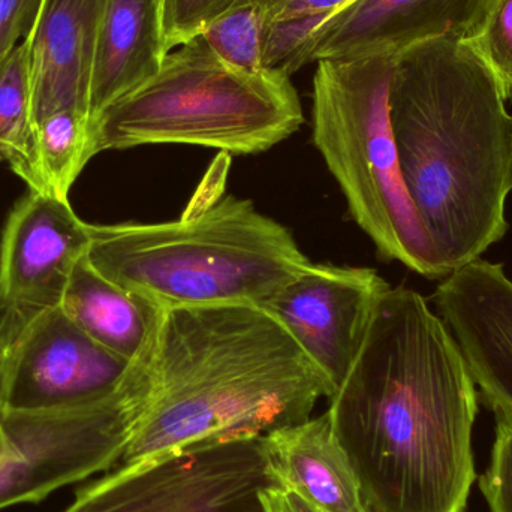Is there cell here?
Instances as JSON below:
<instances>
[{
    "label": "cell",
    "instance_id": "cell-14",
    "mask_svg": "<svg viewBox=\"0 0 512 512\" xmlns=\"http://www.w3.org/2000/svg\"><path fill=\"white\" fill-rule=\"evenodd\" d=\"M265 512H370L327 412L262 436Z\"/></svg>",
    "mask_w": 512,
    "mask_h": 512
},
{
    "label": "cell",
    "instance_id": "cell-28",
    "mask_svg": "<svg viewBox=\"0 0 512 512\" xmlns=\"http://www.w3.org/2000/svg\"><path fill=\"white\" fill-rule=\"evenodd\" d=\"M256 5L261 6L264 9L265 14H267L268 20L274 17L277 12L282 9V6L285 5L288 0H254Z\"/></svg>",
    "mask_w": 512,
    "mask_h": 512
},
{
    "label": "cell",
    "instance_id": "cell-18",
    "mask_svg": "<svg viewBox=\"0 0 512 512\" xmlns=\"http://www.w3.org/2000/svg\"><path fill=\"white\" fill-rule=\"evenodd\" d=\"M93 156L92 119L62 110L33 126L23 155L9 167L29 191L69 201L72 185Z\"/></svg>",
    "mask_w": 512,
    "mask_h": 512
},
{
    "label": "cell",
    "instance_id": "cell-12",
    "mask_svg": "<svg viewBox=\"0 0 512 512\" xmlns=\"http://www.w3.org/2000/svg\"><path fill=\"white\" fill-rule=\"evenodd\" d=\"M436 310L462 349L478 393L512 420V280L501 264L475 259L445 277Z\"/></svg>",
    "mask_w": 512,
    "mask_h": 512
},
{
    "label": "cell",
    "instance_id": "cell-11",
    "mask_svg": "<svg viewBox=\"0 0 512 512\" xmlns=\"http://www.w3.org/2000/svg\"><path fill=\"white\" fill-rule=\"evenodd\" d=\"M89 243V224L69 201L29 191L9 213L0 237V315L33 316L60 306Z\"/></svg>",
    "mask_w": 512,
    "mask_h": 512
},
{
    "label": "cell",
    "instance_id": "cell-9",
    "mask_svg": "<svg viewBox=\"0 0 512 512\" xmlns=\"http://www.w3.org/2000/svg\"><path fill=\"white\" fill-rule=\"evenodd\" d=\"M134 361L90 339L62 307L41 310L15 340L3 408L48 412L92 405L123 384Z\"/></svg>",
    "mask_w": 512,
    "mask_h": 512
},
{
    "label": "cell",
    "instance_id": "cell-26",
    "mask_svg": "<svg viewBox=\"0 0 512 512\" xmlns=\"http://www.w3.org/2000/svg\"><path fill=\"white\" fill-rule=\"evenodd\" d=\"M32 316L9 312L0 315V409L5 406L6 381L15 340Z\"/></svg>",
    "mask_w": 512,
    "mask_h": 512
},
{
    "label": "cell",
    "instance_id": "cell-22",
    "mask_svg": "<svg viewBox=\"0 0 512 512\" xmlns=\"http://www.w3.org/2000/svg\"><path fill=\"white\" fill-rule=\"evenodd\" d=\"M242 0H161L162 33L167 53L200 35Z\"/></svg>",
    "mask_w": 512,
    "mask_h": 512
},
{
    "label": "cell",
    "instance_id": "cell-20",
    "mask_svg": "<svg viewBox=\"0 0 512 512\" xmlns=\"http://www.w3.org/2000/svg\"><path fill=\"white\" fill-rule=\"evenodd\" d=\"M268 17L254 0H242L200 35L228 65L246 72L264 71Z\"/></svg>",
    "mask_w": 512,
    "mask_h": 512
},
{
    "label": "cell",
    "instance_id": "cell-13",
    "mask_svg": "<svg viewBox=\"0 0 512 512\" xmlns=\"http://www.w3.org/2000/svg\"><path fill=\"white\" fill-rule=\"evenodd\" d=\"M486 0H351L313 32L304 65L397 56L438 38H466Z\"/></svg>",
    "mask_w": 512,
    "mask_h": 512
},
{
    "label": "cell",
    "instance_id": "cell-6",
    "mask_svg": "<svg viewBox=\"0 0 512 512\" xmlns=\"http://www.w3.org/2000/svg\"><path fill=\"white\" fill-rule=\"evenodd\" d=\"M396 56L316 62L312 137L349 213L381 258L445 276L406 191L390 117Z\"/></svg>",
    "mask_w": 512,
    "mask_h": 512
},
{
    "label": "cell",
    "instance_id": "cell-23",
    "mask_svg": "<svg viewBox=\"0 0 512 512\" xmlns=\"http://www.w3.org/2000/svg\"><path fill=\"white\" fill-rule=\"evenodd\" d=\"M325 15L268 21L264 41L265 69H283L289 75L304 66V50Z\"/></svg>",
    "mask_w": 512,
    "mask_h": 512
},
{
    "label": "cell",
    "instance_id": "cell-27",
    "mask_svg": "<svg viewBox=\"0 0 512 512\" xmlns=\"http://www.w3.org/2000/svg\"><path fill=\"white\" fill-rule=\"evenodd\" d=\"M351 0H288L270 21L294 20V18L330 17L337 9L343 8Z\"/></svg>",
    "mask_w": 512,
    "mask_h": 512
},
{
    "label": "cell",
    "instance_id": "cell-10",
    "mask_svg": "<svg viewBox=\"0 0 512 512\" xmlns=\"http://www.w3.org/2000/svg\"><path fill=\"white\" fill-rule=\"evenodd\" d=\"M390 288L372 268L312 264L264 307L330 379L336 393Z\"/></svg>",
    "mask_w": 512,
    "mask_h": 512
},
{
    "label": "cell",
    "instance_id": "cell-7",
    "mask_svg": "<svg viewBox=\"0 0 512 512\" xmlns=\"http://www.w3.org/2000/svg\"><path fill=\"white\" fill-rule=\"evenodd\" d=\"M153 336L111 396L80 408L0 409V510L33 504L120 462L149 405Z\"/></svg>",
    "mask_w": 512,
    "mask_h": 512
},
{
    "label": "cell",
    "instance_id": "cell-2",
    "mask_svg": "<svg viewBox=\"0 0 512 512\" xmlns=\"http://www.w3.org/2000/svg\"><path fill=\"white\" fill-rule=\"evenodd\" d=\"M486 65L460 38L394 59L390 117L406 191L450 276L504 239L512 116Z\"/></svg>",
    "mask_w": 512,
    "mask_h": 512
},
{
    "label": "cell",
    "instance_id": "cell-4",
    "mask_svg": "<svg viewBox=\"0 0 512 512\" xmlns=\"http://www.w3.org/2000/svg\"><path fill=\"white\" fill-rule=\"evenodd\" d=\"M228 168L221 153L176 221L89 224L90 264L159 309L264 307L312 262L288 228L225 194Z\"/></svg>",
    "mask_w": 512,
    "mask_h": 512
},
{
    "label": "cell",
    "instance_id": "cell-15",
    "mask_svg": "<svg viewBox=\"0 0 512 512\" xmlns=\"http://www.w3.org/2000/svg\"><path fill=\"white\" fill-rule=\"evenodd\" d=\"M107 0H42L26 44L32 72V128L51 114H89L90 75Z\"/></svg>",
    "mask_w": 512,
    "mask_h": 512
},
{
    "label": "cell",
    "instance_id": "cell-24",
    "mask_svg": "<svg viewBox=\"0 0 512 512\" xmlns=\"http://www.w3.org/2000/svg\"><path fill=\"white\" fill-rule=\"evenodd\" d=\"M480 489L490 512H512V420L496 417L495 444Z\"/></svg>",
    "mask_w": 512,
    "mask_h": 512
},
{
    "label": "cell",
    "instance_id": "cell-25",
    "mask_svg": "<svg viewBox=\"0 0 512 512\" xmlns=\"http://www.w3.org/2000/svg\"><path fill=\"white\" fill-rule=\"evenodd\" d=\"M42 0H0V65L26 41L38 18Z\"/></svg>",
    "mask_w": 512,
    "mask_h": 512
},
{
    "label": "cell",
    "instance_id": "cell-16",
    "mask_svg": "<svg viewBox=\"0 0 512 512\" xmlns=\"http://www.w3.org/2000/svg\"><path fill=\"white\" fill-rule=\"evenodd\" d=\"M167 54L161 0H107L90 75L92 122L105 108L155 77Z\"/></svg>",
    "mask_w": 512,
    "mask_h": 512
},
{
    "label": "cell",
    "instance_id": "cell-19",
    "mask_svg": "<svg viewBox=\"0 0 512 512\" xmlns=\"http://www.w3.org/2000/svg\"><path fill=\"white\" fill-rule=\"evenodd\" d=\"M32 131V72L26 42L0 65V159L21 158Z\"/></svg>",
    "mask_w": 512,
    "mask_h": 512
},
{
    "label": "cell",
    "instance_id": "cell-17",
    "mask_svg": "<svg viewBox=\"0 0 512 512\" xmlns=\"http://www.w3.org/2000/svg\"><path fill=\"white\" fill-rule=\"evenodd\" d=\"M60 307L90 339L128 361L149 345L161 312L102 276L87 256L75 265Z\"/></svg>",
    "mask_w": 512,
    "mask_h": 512
},
{
    "label": "cell",
    "instance_id": "cell-21",
    "mask_svg": "<svg viewBox=\"0 0 512 512\" xmlns=\"http://www.w3.org/2000/svg\"><path fill=\"white\" fill-rule=\"evenodd\" d=\"M512 99V0H486L480 20L462 39Z\"/></svg>",
    "mask_w": 512,
    "mask_h": 512
},
{
    "label": "cell",
    "instance_id": "cell-1",
    "mask_svg": "<svg viewBox=\"0 0 512 512\" xmlns=\"http://www.w3.org/2000/svg\"><path fill=\"white\" fill-rule=\"evenodd\" d=\"M334 436L370 512H466L480 393L426 298L390 288L331 397Z\"/></svg>",
    "mask_w": 512,
    "mask_h": 512
},
{
    "label": "cell",
    "instance_id": "cell-3",
    "mask_svg": "<svg viewBox=\"0 0 512 512\" xmlns=\"http://www.w3.org/2000/svg\"><path fill=\"white\" fill-rule=\"evenodd\" d=\"M153 388L120 465L198 442L264 436L309 420L334 387L256 304L161 309Z\"/></svg>",
    "mask_w": 512,
    "mask_h": 512
},
{
    "label": "cell",
    "instance_id": "cell-5",
    "mask_svg": "<svg viewBox=\"0 0 512 512\" xmlns=\"http://www.w3.org/2000/svg\"><path fill=\"white\" fill-rule=\"evenodd\" d=\"M303 122L288 72L234 68L197 35L170 51L155 77L93 120V150L98 155L147 144H188L256 155L291 137Z\"/></svg>",
    "mask_w": 512,
    "mask_h": 512
},
{
    "label": "cell",
    "instance_id": "cell-8",
    "mask_svg": "<svg viewBox=\"0 0 512 512\" xmlns=\"http://www.w3.org/2000/svg\"><path fill=\"white\" fill-rule=\"evenodd\" d=\"M262 436L198 442L122 465L63 512H265Z\"/></svg>",
    "mask_w": 512,
    "mask_h": 512
}]
</instances>
